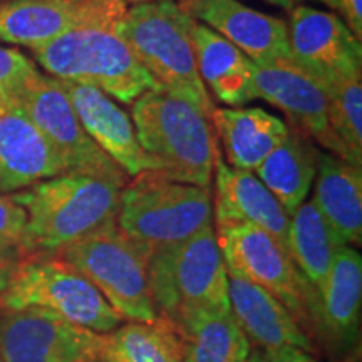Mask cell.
I'll return each mask as SVG.
<instances>
[{"mask_svg": "<svg viewBox=\"0 0 362 362\" xmlns=\"http://www.w3.org/2000/svg\"><path fill=\"white\" fill-rule=\"evenodd\" d=\"M35 71H37V66L25 54L19 52L17 49L0 47V96L6 98L7 103L11 101L16 90Z\"/></svg>", "mask_w": 362, "mask_h": 362, "instance_id": "f1b7e54d", "label": "cell"}, {"mask_svg": "<svg viewBox=\"0 0 362 362\" xmlns=\"http://www.w3.org/2000/svg\"><path fill=\"white\" fill-rule=\"evenodd\" d=\"M210 119L221 139L225 161L247 171H255L291 131L262 107H215Z\"/></svg>", "mask_w": 362, "mask_h": 362, "instance_id": "44dd1931", "label": "cell"}, {"mask_svg": "<svg viewBox=\"0 0 362 362\" xmlns=\"http://www.w3.org/2000/svg\"><path fill=\"white\" fill-rule=\"evenodd\" d=\"M291 257L314 288L317 304L339 248L346 243L312 202H304L291 216Z\"/></svg>", "mask_w": 362, "mask_h": 362, "instance_id": "484cf974", "label": "cell"}, {"mask_svg": "<svg viewBox=\"0 0 362 362\" xmlns=\"http://www.w3.org/2000/svg\"><path fill=\"white\" fill-rule=\"evenodd\" d=\"M123 2L128 4V6H133V4H138V2H146V0H123Z\"/></svg>", "mask_w": 362, "mask_h": 362, "instance_id": "d590c367", "label": "cell"}, {"mask_svg": "<svg viewBox=\"0 0 362 362\" xmlns=\"http://www.w3.org/2000/svg\"><path fill=\"white\" fill-rule=\"evenodd\" d=\"M194 21L210 27L253 62L291 57L287 22L243 6L238 0H178Z\"/></svg>", "mask_w": 362, "mask_h": 362, "instance_id": "9a60e30c", "label": "cell"}, {"mask_svg": "<svg viewBox=\"0 0 362 362\" xmlns=\"http://www.w3.org/2000/svg\"><path fill=\"white\" fill-rule=\"evenodd\" d=\"M346 245L362 240V170L332 153H320L312 198Z\"/></svg>", "mask_w": 362, "mask_h": 362, "instance_id": "7402d4cb", "label": "cell"}, {"mask_svg": "<svg viewBox=\"0 0 362 362\" xmlns=\"http://www.w3.org/2000/svg\"><path fill=\"white\" fill-rule=\"evenodd\" d=\"M37 307L98 334L123 322L96 287L59 255H27L13 269L0 309Z\"/></svg>", "mask_w": 362, "mask_h": 362, "instance_id": "ba28073f", "label": "cell"}, {"mask_svg": "<svg viewBox=\"0 0 362 362\" xmlns=\"http://www.w3.org/2000/svg\"><path fill=\"white\" fill-rule=\"evenodd\" d=\"M128 7L123 0H8L0 6V42L33 51L71 30L116 29Z\"/></svg>", "mask_w": 362, "mask_h": 362, "instance_id": "7c38bea8", "label": "cell"}, {"mask_svg": "<svg viewBox=\"0 0 362 362\" xmlns=\"http://www.w3.org/2000/svg\"><path fill=\"white\" fill-rule=\"evenodd\" d=\"M149 253L115 221L62 248L57 255L88 279L121 319L155 322L158 315L148 285Z\"/></svg>", "mask_w": 362, "mask_h": 362, "instance_id": "52a82bcc", "label": "cell"}, {"mask_svg": "<svg viewBox=\"0 0 362 362\" xmlns=\"http://www.w3.org/2000/svg\"><path fill=\"white\" fill-rule=\"evenodd\" d=\"M362 307V259L351 245L336 253L324 291L319 296L315 324L337 346H351L359 336Z\"/></svg>", "mask_w": 362, "mask_h": 362, "instance_id": "ffe728a7", "label": "cell"}, {"mask_svg": "<svg viewBox=\"0 0 362 362\" xmlns=\"http://www.w3.org/2000/svg\"><path fill=\"white\" fill-rule=\"evenodd\" d=\"M194 25L176 0H146L129 6L115 30L161 89L210 119L215 106L198 74Z\"/></svg>", "mask_w": 362, "mask_h": 362, "instance_id": "7a4b0ae2", "label": "cell"}, {"mask_svg": "<svg viewBox=\"0 0 362 362\" xmlns=\"http://www.w3.org/2000/svg\"><path fill=\"white\" fill-rule=\"evenodd\" d=\"M320 151L296 129L257 166L255 176L277 198L288 216L305 202L315 180Z\"/></svg>", "mask_w": 362, "mask_h": 362, "instance_id": "d4e9b609", "label": "cell"}, {"mask_svg": "<svg viewBox=\"0 0 362 362\" xmlns=\"http://www.w3.org/2000/svg\"><path fill=\"white\" fill-rule=\"evenodd\" d=\"M57 81L86 133L129 178L149 171V163L139 146L128 112L94 86Z\"/></svg>", "mask_w": 362, "mask_h": 362, "instance_id": "e0dca14e", "label": "cell"}, {"mask_svg": "<svg viewBox=\"0 0 362 362\" xmlns=\"http://www.w3.org/2000/svg\"><path fill=\"white\" fill-rule=\"evenodd\" d=\"M131 119L149 171L180 183L210 188L218 146L202 111L158 88L136 99Z\"/></svg>", "mask_w": 362, "mask_h": 362, "instance_id": "3957f363", "label": "cell"}, {"mask_svg": "<svg viewBox=\"0 0 362 362\" xmlns=\"http://www.w3.org/2000/svg\"><path fill=\"white\" fill-rule=\"evenodd\" d=\"M291 59L319 79L361 74V40L341 17L309 6L292 8L287 24Z\"/></svg>", "mask_w": 362, "mask_h": 362, "instance_id": "5bb4252c", "label": "cell"}, {"mask_svg": "<svg viewBox=\"0 0 362 362\" xmlns=\"http://www.w3.org/2000/svg\"><path fill=\"white\" fill-rule=\"evenodd\" d=\"M247 362H319L309 352L297 347H284V349L262 351L250 349Z\"/></svg>", "mask_w": 362, "mask_h": 362, "instance_id": "4dcf8cb0", "label": "cell"}, {"mask_svg": "<svg viewBox=\"0 0 362 362\" xmlns=\"http://www.w3.org/2000/svg\"><path fill=\"white\" fill-rule=\"evenodd\" d=\"M356 362H359V361H356Z\"/></svg>", "mask_w": 362, "mask_h": 362, "instance_id": "f35d334b", "label": "cell"}, {"mask_svg": "<svg viewBox=\"0 0 362 362\" xmlns=\"http://www.w3.org/2000/svg\"><path fill=\"white\" fill-rule=\"evenodd\" d=\"M215 233L228 274L265 288L298 322H314V288L277 240L252 223H221L216 225Z\"/></svg>", "mask_w": 362, "mask_h": 362, "instance_id": "30bf717a", "label": "cell"}, {"mask_svg": "<svg viewBox=\"0 0 362 362\" xmlns=\"http://www.w3.org/2000/svg\"><path fill=\"white\" fill-rule=\"evenodd\" d=\"M214 220L221 223H252L265 230L291 255V216L253 171L230 166L216 149Z\"/></svg>", "mask_w": 362, "mask_h": 362, "instance_id": "2e32d148", "label": "cell"}, {"mask_svg": "<svg viewBox=\"0 0 362 362\" xmlns=\"http://www.w3.org/2000/svg\"><path fill=\"white\" fill-rule=\"evenodd\" d=\"M319 79V78H317ZM327 94V117L351 165H362V72L334 79H319Z\"/></svg>", "mask_w": 362, "mask_h": 362, "instance_id": "83f0119b", "label": "cell"}, {"mask_svg": "<svg viewBox=\"0 0 362 362\" xmlns=\"http://www.w3.org/2000/svg\"><path fill=\"white\" fill-rule=\"evenodd\" d=\"M121 187L84 175H59L12 193L25 210L22 253L57 255L62 248L115 223Z\"/></svg>", "mask_w": 362, "mask_h": 362, "instance_id": "6da1fadb", "label": "cell"}, {"mask_svg": "<svg viewBox=\"0 0 362 362\" xmlns=\"http://www.w3.org/2000/svg\"><path fill=\"white\" fill-rule=\"evenodd\" d=\"M104 336L37 307L0 309L2 362H93Z\"/></svg>", "mask_w": 362, "mask_h": 362, "instance_id": "8fae6325", "label": "cell"}, {"mask_svg": "<svg viewBox=\"0 0 362 362\" xmlns=\"http://www.w3.org/2000/svg\"><path fill=\"white\" fill-rule=\"evenodd\" d=\"M93 362H101V361H99V359H96V361H93Z\"/></svg>", "mask_w": 362, "mask_h": 362, "instance_id": "74e56055", "label": "cell"}, {"mask_svg": "<svg viewBox=\"0 0 362 362\" xmlns=\"http://www.w3.org/2000/svg\"><path fill=\"white\" fill-rule=\"evenodd\" d=\"M171 327L180 339L183 362H247L250 354V342L230 310L187 312Z\"/></svg>", "mask_w": 362, "mask_h": 362, "instance_id": "cb8c5ba5", "label": "cell"}, {"mask_svg": "<svg viewBox=\"0 0 362 362\" xmlns=\"http://www.w3.org/2000/svg\"><path fill=\"white\" fill-rule=\"evenodd\" d=\"M33 54L52 78L94 86L124 104L160 88L116 30L107 27L71 30L33 49Z\"/></svg>", "mask_w": 362, "mask_h": 362, "instance_id": "8992f818", "label": "cell"}, {"mask_svg": "<svg viewBox=\"0 0 362 362\" xmlns=\"http://www.w3.org/2000/svg\"><path fill=\"white\" fill-rule=\"evenodd\" d=\"M22 252L19 250H0V296L6 291L8 280L16 265L19 264Z\"/></svg>", "mask_w": 362, "mask_h": 362, "instance_id": "d6a6232c", "label": "cell"}, {"mask_svg": "<svg viewBox=\"0 0 362 362\" xmlns=\"http://www.w3.org/2000/svg\"><path fill=\"white\" fill-rule=\"evenodd\" d=\"M228 302L235 322L252 349L297 347L312 352V342L292 312L265 288L228 274Z\"/></svg>", "mask_w": 362, "mask_h": 362, "instance_id": "ac0fdd59", "label": "cell"}, {"mask_svg": "<svg viewBox=\"0 0 362 362\" xmlns=\"http://www.w3.org/2000/svg\"><path fill=\"white\" fill-rule=\"evenodd\" d=\"M0 362H2V361H0Z\"/></svg>", "mask_w": 362, "mask_h": 362, "instance_id": "ab89813d", "label": "cell"}, {"mask_svg": "<svg viewBox=\"0 0 362 362\" xmlns=\"http://www.w3.org/2000/svg\"><path fill=\"white\" fill-rule=\"evenodd\" d=\"M11 110L35 124L61 158L66 175L93 176L124 188L129 176L86 133L61 84L39 69L11 98Z\"/></svg>", "mask_w": 362, "mask_h": 362, "instance_id": "9c48e42d", "label": "cell"}, {"mask_svg": "<svg viewBox=\"0 0 362 362\" xmlns=\"http://www.w3.org/2000/svg\"><path fill=\"white\" fill-rule=\"evenodd\" d=\"M253 88L257 98L287 115L292 129L314 138L329 153L347 161L346 149L329 126L327 94L314 74L291 57L260 64L253 62Z\"/></svg>", "mask_w": 362, "mask_h": 362, "instance_id": "4fadbf2b", "label": "cell"}, {"mask_svg": "<svg viewBox=\"0 0 362 362\" xmlns=\"http://www.w3.org/2000/svg\"><path fill=\"white\" fill-rule=\"evenodd\" d=\"M27 223L25 210L19 203L0 193V250L22 252Z\"/></svg>", "mask_w": 362, "mask_h": 362, "instance_id": "f546056e", "label": "cell"}, {"mask_svg": "<svg viewBox=\"0 0 362 362\" xmlns=\"http://www.w3.org/2000/svg\"><path fill=\"white\" fill-rule=\"evenodd\" d=\"M265 2L272 4V6L287 8V11H292L293 7L302 6V2H304V0H265ZM320 2H324V0H320Z\"/></svg>", "mask_w": 362, "mask_h": 362, "instance_id": "836d02e7", "label": "cell"}, {"mask_svg": "<svg viewBox=\"0 0 362 362\" xmlns=\"http://www.w3.org/2000/svg\"><path fill=\"white\" fill-rule=\"evenodd\" d=\"M193 37L198 74L221 103L238 107L257 99L252 59L200 22Z\"/></svg>", "mask_w": 362, "mask_h": 362, "instance_id": "603a6c76", "label": "cell"}, {"mask_svg": "<svg viewBox=\"0 0 362 362\" xmlns=\"http://www.w3.org/2000/svg\"><path fill=\"white\" fill-rule=\"evenodd\" d=\"M6 2H8V0H0V6H2V4H6Z\"/></svg>", "mask_w": 362, "mask_h": 362, "instance_id": "8d00e7d4", "label": "cell"}, {"mask_svg": "<svg viewBox=\"0 0 362 362\" xmlns=\"http://www.w3.org/2000/svg\"><path fill=\"white\" fill-rule=\"evenodd\" d=\"M66 175L61 158L21 111L0 115V193H16Z\"/></svg>", "mask_w": 362, "mask_h": 362, "instance_id": "d6986e66", "label": "cell"}, {"mask_svg": "<svg viewBox=\"0 0 362 362\" xmlns=\"http://www.w3.org/2000/svg\"><path fill=\"white\" fill-rule=\"evenodd\" d=\"M330 8L339 12L344 24L351 29L356 39H362V0H324Z\"/></svg>", "mask_w": 362, "mask_h": 362, "instance_id": "1f68e13d", "label": "cell"}, {"mask_svg": "<svg viewBox=\"0 0 362 362\" xmlns=\"http://www.w3.org/2000/svg\"><path fill=\"white\" fill-rule=\"evenodd\" d=\"M148 285L158 319L170 325L192 310H230L228 272L215 228L149 253Z\"/></svg>", "mask_w": 362, "mask_h": 362, "instance_id": "5b68a950", "label": "cell"}, {"mask_svg": "<svg viewBox=\"0 0 362 362\" xmlns=\"http://www.w3.org/2000/svg\"><path fill=\"white\" fill-rule=\"evenodd\" d=\"M101 362H183L180 339L170 324L128 322L104 336Z\"/></svg>", "mask_w": 362, "mask_h": 362, "instance_id": "4316f807", "label": "cell"}, {"mask_svg": "<svg viewBox=\"0 0 362 362\" xmlns=\"http://www.w3.org/2000/svg\"><path fill=\"white\" fill-rule=\"evenodd\" d=\"M7 111H11V106H8L6 98L0 96V115H4V112H7Z\"/></svg>", "mask_w": 362, "mask_h": 362, "instance_id": "e575fe53", "label": "cell"}, {"mask_svg": "<svg viewBox=\"0 0 362 362\" xmlns=\"http://www.w3.org/2000/svg\"><path fill=\"white\" fill-rule=\"evenodd\" d=\"M116 225L148 252L176 245L214 228V194L143 171L121 189Z\"/></svg>", "mask_w": 362, "mask_h": 362, "instance_id": "277c9868", "label": "cell"}]
</instances>
